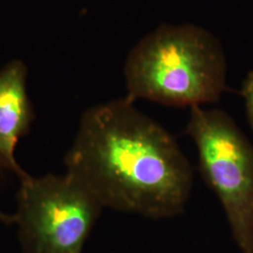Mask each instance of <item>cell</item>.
<instances>
[{
	"instance_id": "obj_1",
	"label": "cell",
	"mask_w": 253,
	"mask_h": 253,
	"mask_svg": "<svg viewBox=\"0 0 253 253\" xmlns=\"http://www.w3.org/2000/svg\"><path fill=\"white\" fill-rule=\"evenodd\" d=\"M64 163L103 208L153 219L181 214L193 186L174 137L126 97L83 114Z\"/></svg>"
},
{
	"instance_id": "obj_2",
	"label": "cell",
	"mask_w": 253,
	"mask_h": 253,
	"mask_svg": "<svg viewBox=\"0 0 253 253\" xmlns=\"http://www.w3.org/2000/svg\"><path fill=\"white\" fill-rule=\"evenodd\" d=\"M126 98L172 107L216 103L226 90L219 41L205 28L163 25L143 38L126 59Z\"/></svg>"
},
{
	"instance_id": "obj_7",
	"label": "cell",
	"mask_w": 253,
	"mask_h": 253,
	"mask_svg": "<svg viewBox=\"0 0 253 253\" xmlns=\"http://www.w3.org/2000/svg\"><path fill=\"white\" fill-rule=\"evenodd\" d=\"M15 220H16L15 215L5 214L0 211V222L5 224H12V223H15Z\"/></svg>"
},
{
	"instance_id": "obj_3",
	"label": "cell",
	"mask_w": 253,
	"mask_h": 253,
	"mask_svg": "<svg viewBox=\"0 0 253 253\" xmlns=\"http://www.w3.org/2000/svg\"><path fill=\"white\" fill-rule=\"evenodd\" d=\"M185 128L241 253H253V145L227 113L193 106Z\"/></svg>"
},
{
	"instance_id": "obj_4",
	"label": "cell",
	"mask_w": 253,
	"mask_h": 253,
	"mask_svg": "<svg viewBox=\"0 0 253 253\" xmlns=\"http://www.w3.org/2000/svg\"><path fill=\"white\" fill-rule=\"evenodd\" d=\"M15 224L23 253H82L103 207L67 172L20 178Z\"/></svg>"
},
{
	"instance_id": "obj_6",
	"label": "cell",
	"mask_w": 253,
	"mask_h": 253,
	"mask_svg": "<svg viewBox=\"0 0 253 253\" xmlns=\"http://www.w3.org/2000/svg\"><path fill=\"white\" fill-rule=\"evenodd\" d=\"M241 96L244 99L249 123L253 130V72L249 73L242 83Z\"/></svg>"
},
{
	"instance_id": "obj_5",
	"label": "cell",
	"mask_w": 253,
	"mask_h": 253,
	"mask_svg": "<svg viewBox=\"0 0 253 253\" xmlns=\"http://www.w3.org/2000/svg\"><path fill=\"white\" fill-rule=\"evenodd\" d=\"M27 70L20 60L0 69V170H9L24 177L15 159L20 139L27 135L34 112L27 90Z\"/></svg>"
}]
</instances>
